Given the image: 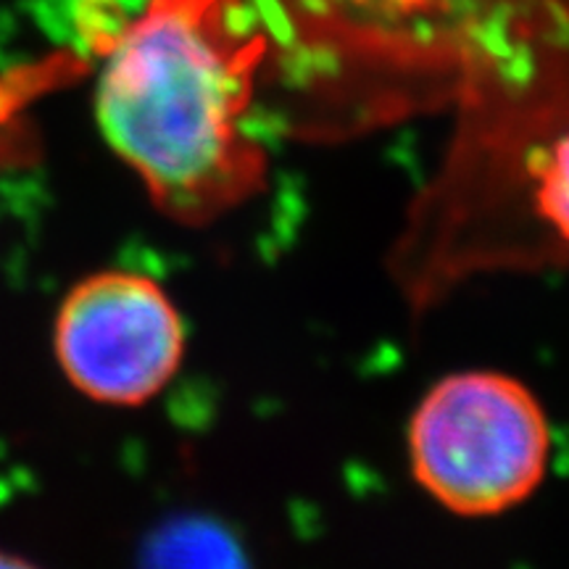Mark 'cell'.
Returning <instances> with one entry per match:
<instances>
[{"mask_svg": "<svg viewBox=\"0 0 569 569\" xmlns=\"http://www.w3.org/2000/svg\"><path fill=\"white\" fill-rule=\"evenodd\" d=\"M138 569H251V565L224 525L184 515L169 519L148 538Z\"/></svg>", "mask_w": 569, "mask_h": 569, "instance_id": "4", "label": "cell"}, {"mask_svg": "<svg viewBox=\"0 0 569 569\" xmlns=\"http://www.w3.org/2000/svg\"><path fill=\"white\" fill-rule=\"evenodd\" d=\"M0 569H38V567L30 565V561H27V559L13 557V553L0 551Z\"/></svg>", "mask_w": 569, "mask_h": 569, "instance_id": "6", "label": "cell"}, {"mask_svg": "<svg viewBox=\"0 0 569 569\" xmlns=\"http://www.w3.org/2000/svg\"><path fill=\"white\" fill-rule=\"evenodd\" d=\"M53 348L67 380L90 401L138 407L174 377L184 330L151 277L98 272L63 298Z\"/></svg>", "mask_w": 569, "mask_h": 569, "instance_id": "3", "label": "cell"}, {"mask_svg": "<svg viewBox=\"0 0 569 569\" xmlns=\"http://www.w3.org/2000/svg\"><path fill=\"white\" fill-rule=\"evenodd\" d=\"M549 419L538 398L501 372H461L422 398L409 425L415 478L446 509L501 515L540 486Z\"/></svg>", "mask_w": 569, "mask_h": 569, "instance_id": "2", "label": "cell"}, {"mask_svg": "<svg viewBox=\"0 0 569 569\" xmlns=\"http://www.w3.org/2000/svg\"><path fill=\"white\" fill-rule=\"evenodd\" d=\"M240 17V0H148L106 48L103 138L184 224L234 209L267 177L246 127L264 42Z\"/></svg>", "mask_w": 569, "mask_h": 569, "instance_id": "1", "label": "cell"}, {"mask_svg": "<svg viewBox=\"0 0 569 569\" xmlns=\"http://www.w3.org/2000/svg\"><path fill=\"white\" fill-rule=\"evenodd\" d=\"M538 211L569 246V134L553 142L549 159L538 169Z\"/></svg>", "mask_w": 569, "mask_h": 569, "instance_id": "5", "label": "cell"}]
</instances>
